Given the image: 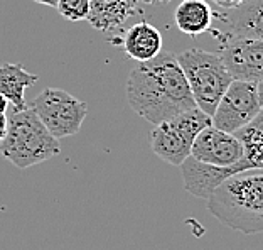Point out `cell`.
<instances>
[{
	"label": "cell",
	"mask_w": 263,
	"mask_h": 250,
	"mask_svg": "<svg viewBox=\"0 0 263 250\" xmlns=\"http://www.w3.org/2000/svg\"><path fill=\"white\" fill-rule=\"evenodd\" d=\"M177 61L186 75L196 106L213 117L219 100L233 81L221 56L202 49H189L177 55Z\"/></svg>",
	"instance_id": "obj_4"
},
{
	"label": "cell",
	"mask_w": 263,
	"mask_h": 250,
	"mask_svg": "<svg viewBox=\"0 0 263 250\" xmlns=\"http://www.w3.org/2000/svg\"><path fill=\"white\" fill-rule=\"evenodd\" d=\"M127 100L137 115L154 125L196 109L177 55L169 51H160L132 71L127 81Z\"/></svg>",
	"instance_id": "obj_1"
},
{
	"label": "cell",
	"mask_w": 263,
	"mask_h": 250,
	"mask_svg": "<svg viewBox=\"0 0 263 250\" xmlns=\"http://www.w3.org/2000/svg\"><path fill=\"white\" fill-rule=\"evenodd\" d=\"M39 81L37 75H32L17 63H4L0 64V93L9 100L14 110L27 109L26 93L27 88L34 86Z\"/></svg>",
	"instance_id": "obj_14"
},
{
	"label": "cell",
	"mask_w": 263,
	"mask_h": 250,
	"mask_svg": "<svg viewBox=\"0 0 263 250\" xmlns=\"http://www.w3.org/2000/svg\"><path fill=\"white\" fill-rule=\"evenodd\" d=\"M140 0H89L88 22L101 32L120 29L139 10Z\"/></svg>",
	"instance_id": "obj_12"
},
{
	"label": "cell",
	"mask_w": 263,
	"mask_h": 250,
	"mask_svg": "<svg viewBox=\"0 0 263 250\" xmlns=\"http://www.w3.org/2000/svg\"><path fill=\"white\" fill-rule=\"evenodd\" d=\"M256 90H258V100H260V105H261V110H263V80L256 85Z\"/></svg>",
	"instance_id": "obj_22"
},
{
	"label": "cell",
	"mask_w": 263,
	"mask_h": 250,
	"mask_svg": "<svg viewBox=\"0 0 263 250\" xmlns=\"http://www.w3.org/2000/svg\"><path fill=\"white\" fill-rule=\"evenodd\" d=\"M7 120V134L0 142V154L15 168L27 169L61 154L59 140L46 129L31 106L14 110Z\"/></svg>",
	"instance_id": "obj_3"
},
{
	"label": "cell",
	"mask_w": 263,
	"mask_h": 250,
	"mask_svg": "<svg viewBox=\"0 0 263 250\" xmlns=\"http://www.w3.org/2000/svg\"><path fill=\"white\" fill-rule=\"evenodd\" d=\"M56 9L68 21H86L89 15V0H59Z\"/></svg>",
	"instance_id": "obj_17"
},
{
	"label": "cell",
	"mask_w": 263,
	"mask_h": 250,
	"mask_svg": "<svg viewBox=\"0 0 263 250\" xmlns=\"http://www.w3.org/2000/svg\"><path fill=\"white\" fill-rule=\"evenodd\" d=\"M167 2H171V0H159V4H167Z\"/></svg>",
	"instance_id": "obj_24"
},
{
	"label": "cell",
	"mask_w": 263,
	"mask_h": 250,
	"mask_svg": "<svg viewBox=\"0 0 263 250\" xmlns=\"http://www.w3.org/2000/svg\"><path fill=\"white\" fill-rule=\"evenodd\" d=\"M191 157L216 168H228L245 157V146L236 134H228L211 123L196 137Z\"/></svg>",
	"instance_id": "obj_9"
},
{
	"label": "cell",
	"mask_w": 263,
	"mask_h": 250,
	"mask_svg": "<svg viewBox=\"0 0 263 250\" xmlns=\"http://www.w3.org/2000/svg\"><path fill=\"white\" fill-rule=\"evenodd\" d=\"M236 137L245 146V157L238 164L231 166L233 174L248 169H263V110L253 122L238 130Z\"/></svg>",
	"instance_id": "obj_16"
},
{
	"label": "cell",
	"mask_w": 263,
	"mask_h": 250,
	"mask_svg": "<svg viewBox=\"0 0 263 250\" xmlns=\"http://www.w3.org/2000/svg\"><path fill=\"white\" fill-rule=\"evenodd\" d=\"M31 109L58 140L76 135L88 115V105L61 88H44Z\"/></svg>",
	"instance_id": "obj_6"
},
{
	"label": "cell",
	"mask_w": 263,
	"mask_h": 250,
	"mask_svg": "<svg viewBox=\"0 0 263 250\" xmlns=\"http://www.w3.org/2000/svg\"><path fill=\"white\" fill-rule=\"evenodd\" d=\"M213 2L223 10H233V9L240 7V5H243L245 2H248V0H213Z\"/></svg>",
	"instance_id": "obj_18"
},
{
	"label": "cell",
	"mask_w": 263,
	"mask_h": 250,
	"mask_svg": "<svg viewBox=\"0 0 263 250\" xmlns=\"http://www.w3.org/2000/svg\"><path fill=\"white\" fill-rule=\"evenodd\" d=\"M122 47L125 55L135 61H151L162 51V34L151 22H137L125 32Z\"/></svg>",
	"instance_id": "obj_13"
},
{
	"label": "cell",
	"mask_w": 263,
	"mask_h": 250,
	"mask_svg": "<svg viewBox=\"0 0 263 250\" xmlns=\"http://www.w3.org/2000/svg\"><path fill=\"white\" fill-rule=\"evenodd\" d=\"M7 123H9L7 115H5V114H0V142L4 140L5 134H7Z\"/></svg>",
	"instance_id": "obj_19"
},
{
	"label": "cell",
	"mask_w": 263,
	"mask_h": 250,
	"mask_svg": "<svg viewBox=\"0 0 263 250\" xmlns=\"http://www.w3.org/2000/svg\"><path fill=\"white\" fill-rule=\"evenodd\" d=\"M261 112L258 100V90L255 83L233 80L228 90L214 110L211 117L213 125L228 134H236L238 130L253 122Z\"/></svg>",
	"instance_id": "obj_7"
},
{
	"label": "cell",
	"mask_w": 263,
	"mask_h": 250,
	"mask_svg": "<svg viewBox=\"0 0 263 250\" xmlns=\"http://www.w3.org/2000/svg\"><path fill=\"white\" fill-rule=\"evenodd\" d=\"M34 2L43 4V5H47V7H56L59 0H34Z\"/></svg>",
	"instance_id": "obj_21"
},
{
	"label": "cell",
	"mask_w": 263,
	"mask_h": 250,
	"mask_svg": "<svg viewBox=\"0 0 263 250\" xmlns=\"http://www.w3.org/2000/svg\"><path fill=\"white\" fill-rule=\"evenodd\" d=\"M219 56L233 80L255 85L263 80V41L226 38Z\"/></svg>",
	"instance_id": "obj_8"
},
{
	"label": "cell",
	"mask_w": 263,
	"mask_h": 250,
	"mask_svg": "<svg viewBox=\"0 0 263 250\" xmlns=\"http://www.w3.org/2000/svg\"><path fill=\"white\" fill-rule=\"evenodd\" d=\"M213 14L214 10L206 0H182L174 12V21L182 34L197 38L211 31Z\"/></svg>",
	"instance_id": "obj_15"
},
{
	"label": "cell",
	"mask_w": 263,
	"mask_h": 250,
	"mask_svg": "<svg viewBox=\"0 0 263 250\" xmlns=\"http://www.w3.org/2000/svg\"><path fill=\"white\" fill-rule=\"evenodd\" d=\"M213 17L226 27L224 38L263 41V0H248L233 10L214 12Z\"/></svg>",
	"instance_id": "obj_10"
},
{
	"label": "cell",
	"mask_w": 263,
	"mask_h": 250,
	"mask_svg": "<svg viewBox=\"0 0 263 250\" xmlns=\"http://www.w3.org/2000/svg\"><path fill=\"white\" fill-rule=\"evenodd\" d=\"M179 168H181L182 172L184 188L193 196L202 200H208L221 183L233 176L231 166H228V168H216V166L199 163V160H196L191 156Z\"/></svg>",
	"instance_id": "obj_11"
},
{
	"label": "cell",
	"mask_w": 263,
	"mask_h": 250,
	"mask_svg": "<svg viewBox=\"0 0 263 250\" xmlns=\"http://www.w3.org/2000/svg\"><path fill=\"white\" fill-rule=\"evenodd\" d=\"M140 2H143V4H148V5H152V4H157L159 0H140Z\"/></svg>",
	"instance_id": "obj_23"
},
{
	"label": "cell",
	"mask_w": 263,
	"mask_h": 250,
	"mask_svg": "<svg viewBox=\"0 0 263 250\" xmlns=\"http://www.w3.org/2000/svg\"><path fill=\"white\" fill-rule=\"evenodd\" d=\"M211 123V117L196 106L155 125L151 132L152 152L165 163L181 166L191 156L196 137Z\"/></svg>",
	"instance_id": "obj_5"
},
{
	"label": "cell",
	"mask_w": 263,
	"mask_h": 250,
	"mask_svg": "<svg viewBox=\"0 0 263 250\" xmlns=\"http://www.w3.org/2000/svg\"><path fill=\"white\" fill-rule=\"evenodd\" d=\"M7 106H9V100L0 93V114H5V112H7Z\"/></svg>",
	"instance_id": "obj_20"
},
{
	"label": "cell",
	"mask_w": 263,
	"mask_h": 250,
	"mask_svg": "<svg viewBox=\"0 0 263 250\" xmlns=\"http://www.w3.org/2000/svg\"><path fill=\"white\" fill-rule=\"evenodd\" d=\"M208 211L231 230L253 235L263 231V169L230 176L208 198Z\"/></svg>",
	"instance_id": "obj_2"
}]
</instances>
